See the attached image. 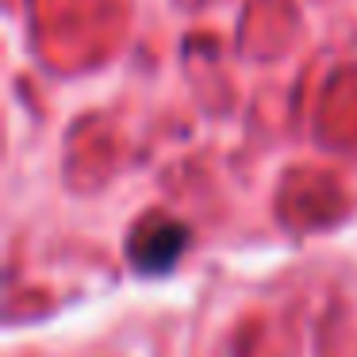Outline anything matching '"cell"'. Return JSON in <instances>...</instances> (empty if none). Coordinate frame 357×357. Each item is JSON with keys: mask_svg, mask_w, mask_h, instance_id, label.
<instances>
[{"mask_svg": "<svg viewBox=\"0 0 357 357\" xmlns=\"http://www.w3.org/2000/svg\"><path fill=\"white\" fill-rule=\"evenodd\" d=\"M185 246H188L185 227L181 223H162V227H154L142 242H135V265H139L142 273H169Z\"/></svg>", "mask_w": 357, "mask_h": 357, "instance_id": "1", "label": "cell"}]
</instances>
